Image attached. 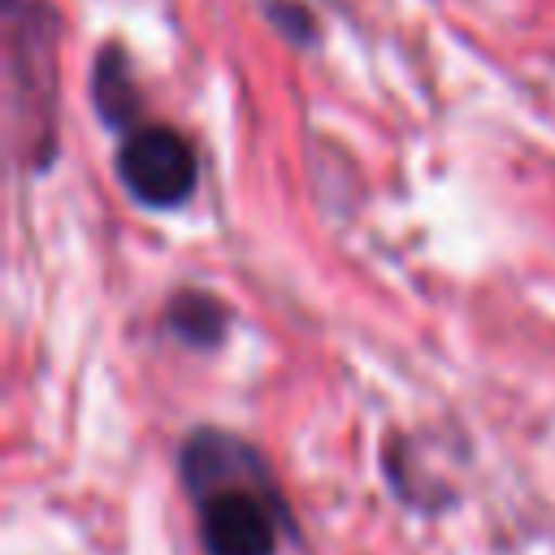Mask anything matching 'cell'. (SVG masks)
Segmentation results:
<instances>
[{"mask_svg": "<svg viewBox=\"0 0 555 555\" xmlns=\"http://www.w3.org/2000/svg\"><path fill=\"white\" fill-rule=\"evenodd\" d=\"M264 13H269V22H273L291 43H308V39L317 35L312 13H308L304 4H295V0H264Z\"/></svg>", "mask_w": 555, "mask_h": 555, "instance_id": "cell-6", "label": "cell"}, {"mask_svg": "<svg viewBox=\"0 0 555 555\" xmlns=\"http://www.w3.org/2000/svg\"><path fill=\"white\" fill-rule=\"evenodd\" d=\"M178 473L195 503L204 555H278L286 503L251 442L195 429L178 451Z\"/></svg>", "mask_w": 555, "mask_h": 555, "instance_id": "cell-1", "label": "cell"}, {"mask_svg": "<svg viewBox=\"0 0 555 555\" xmlns=\"http://www.w3.org/2000/svg\"><path fill=\"white\" fill-rule=\"evenodd\" d=\"M4 43H9V117L13 147L26 165L52 160V48L61 35L56 9L43 0H4Z\"/></svg>", "mask_w": 555, "mask_h": 555, "instance_id": "cell-2", "label": "cell"}, {"mask_svg": "<svg viewBox=\"0 0 555 555\" xmlns=\"http://www.w3.org/2000/svg\"><path fill=\"white\" fill-rule=\"evenodd\" d=\"M91 104L100 113V121L108 130H126L134 134L139 130V87H134V69H130V56L108 43L95 52V65H91Z\"/></svg>", "mask_w": 555, "mask_h": 555, "instance_id": "cell-4", "label": "cell"}, {"mask_svg": "<svg viewBox=\"0 0 555 555\" xmlns=\"http://www.w3.org/2000/svg\"><path fill=\"white\" fill-rule=\"evenodd\" d=\"M113 169H117V182L126 186V195L152 212L186 204L199 182L195 147L169 126H139L134 134H126Z\"/></svg>", "mask_w": 555, "mask_h": 555, "instance_id": "cell-3", "label": "cell"}, {"mask_svg": "<svg viewBox=\"0 0 555 555\" xmlns=\"http://www.w3.org/2000/svg\"><path fill=\"white\" fill-rule=\"evenodd\" d=\"M160 321H165V334H169V338H178V343H186V347H195V351H208V347H217V343L225 338L230 308H225L217 295L186 286V291L169 295Z\"/></svg>", "mask_w": 555, "mask_h": 555, "instance_id": "cell-5", "label": "cell"}]
</instances>
